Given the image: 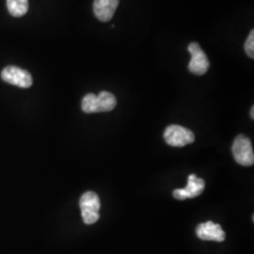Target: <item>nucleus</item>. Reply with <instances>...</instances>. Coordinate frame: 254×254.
Returning <instances> with one entry per match:
<instances>
[{"label":"nucleus","mask_w":254,"mask_h":254,"mask_svg":"<svg viewBox=\"0 0 254 254\" xmlns=\"http://www.w3.org/2000/svg\"><path fill=\"white\" fill-rule=\"evenodd\" d=\"M79 206L81 209L83 221L86 224H93L100 218V199L96 193L92 191L84 193L79 200Z\"/></svg>","instance_id":"nucleus-1"},{"label":"nucleus","mask_w":254,"mask_h":254,"mask_svg":"<svg viewBox=\"0 0 254 254\" xmlns=\"http://www.w3.org/2000/svg\"><path fill=\"white\" fill-rule=\"evenodd\" d=\"M232 151L236 162L245 167L253 166L254 163V154L251 139L244 135L236 136Z\"/></svg>","instance_id":"nucleus-2"},{"label":"nucleus","mask_w":254,"mask_h":254,"mask_svg":"<svg viewBox=\"0 0 254 254\" xmlns=\"http://www.w3.org/2000/svg\"><path fill=\"white\" fill-rule=\"evenodd\" d=\"M164 138L169 145L183 147L194 142L195 135L186 127L173 125L165 129Z\"/></svg>","instance_id":"nucleus-3"},{"label":"nucleus","mask_w":254,"mask_h":254,"mask_svg":"<svg viewBox=\"0 0 254 254\" xmlns=\"http://www.w3.org/2000/svg\"><path fill=\"white\" fill-rule=\"evenodd\" d=\"M191 55V60L189 64V70L194 74L202 75L208 71L210 67L208 58L201 49L198 43H191L188 47Z\"/></svg>","instance_id":"nucleus-4"},{"label":"nucleus","mask_w":254,"mask_h":254,"mask_svg":"<svg viewBox=\"0 0 254 254\" xmlns=\"http://www.w3.org/2000/svg\"><path fill=\"white\" fill-rule=\"evenodd\" d=\"M1 78L11 85L27 89L32 86V76L26 70L17 66H8L1 72Z\"/></svg>","instance_id":"nucleus-5"},{"label":"nucleus","mask_w":254,"mask_h":254,"mask_svg":"<svg viewBox=\"0 0 254 254\" xmlns=\"http://www.w3.org/2000/svg\"><path fill=\"white\" fill-rule=\"evenodd\" d=\"M205 188V183L198 178L195 174H190L188 179V185L185 189H179L173 191V197L177 200H186L195 198L200 195Z\"/></svg>","instance_id":"nucleus-6"},{"label":"nucleus","mask_w":254,"mask_h":254,"mask_svg":"<svg viewBox=\"0 0 254 254\" xmlns=\"http://www.w3.org/2000/svg\"><path fill=\"white\" fill-rule=\"evenodd\" d=\"M197 236L205 241H217L222 242L225 240V233L219 224H216L213 221H207L200 223L196 229Z\"/></svg>","instance_id":"nucleus-7"},{"label":"nucleus","mask_w":254,"mask_h":254,"mask_svg":"<svg viewBox=\"0 0 254 254\" xmlns=\"http://www.w3.org/2000/svg\"><path fill=\"white\" fill-rule=\"evenodd\" d=\"M119 0H94L93 11L101 22L111 20L118 8Z\"/></svg>","instance_id":"nucleus-8"},{"label":"nucleus","mask_w":254,"mask_h":254,"mask_svg":"<svg viewBox=\"0 0 254 254\" xmlns=\"http://www.w3.org/2000/svg\"><path fill=\"white\" fill-rule=\"evenodd\" d=\"M98 112H109L115 109L117 105L116 97L109 91H101L97 95Z\"/></svg>","instance_id":"nucleus-9"},{"label":"nucleus","mask_w":254,"mask_h":254,"mask_svg":"<svg viewBox=\"0 0 254 254\" xmlns=\"http://www.w3.org/2000/svg\"><path fill=\"white\" fill-rule=\"evenodd\" d=\"M7 7L12 16L21 17L28 10V0H7Z\"/></svg>","instance_id":"nucleus-10"},{"label":"nucleus","mask_w":254,"mask_h":254,"mask_svg":"<svg viewBox=\"0 0 254 254\" xmlns=\"http://www.w3.org/2000/svg\"><path fill=\"white\" fill-rule=\"evenodd\" d=\"M81 109L85 113H97L98 112V104L97 96L93 93H89L83 97L81 102Z\"/></svg>","instance_id":"nucleus-11"},{"label":"nucleus","mask_w":254,"mask_h":254,"mask_svg":"<svg viewBox=\"0 0 254 254\" xmlns=\"http://www.w3.org/2000/svg\"><path fill=\"white\" fill-rule=\"evenodd\" d=\"M245 51L247 55L254 59V30H252L245 43Z\"/></svg>","instance_id":"nucleus-12"},{"label":"nucleus","mask_w":254,"mask_h":254,"mask_svg":"<svg viewBox=\"0 0 254 254\" xmlns=\"http://www.w3.org/2000/svg\"><path fill=\"white\" fill-rule=\"evenodd\" d=\"M251 116H252V118L254 119V107L252 108V111H251Z\"/></svg>","instance_id":"nucleus-13"}]
</instances>
